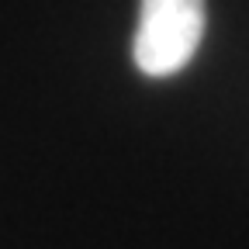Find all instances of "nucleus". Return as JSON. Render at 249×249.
I'll return each mask as SVG.
<instances>
[{
  "label": "nucleus",
  "instance_id": "1",
  "mask_svg": "<svg viewBox=\"0 0 249 249\" xmlns=\"http://www.w3.org/2000/svg\"><path fill=\"white\" fill-rule=\"evenodd\" d=\"M204 38V0H142L132 59L145 76H173Z\"/></svg>",
  "mask_w": 249,
  "mask_h": 249
}]
</instances>
